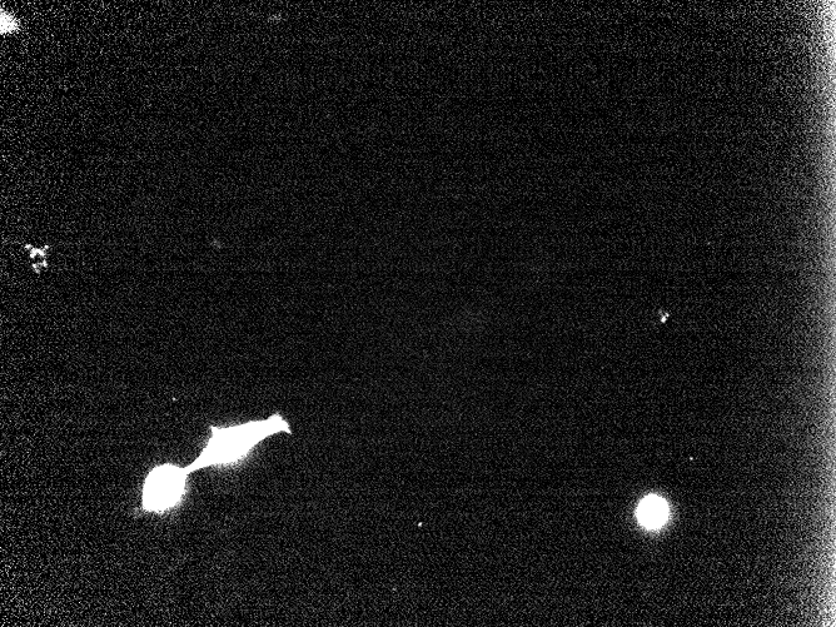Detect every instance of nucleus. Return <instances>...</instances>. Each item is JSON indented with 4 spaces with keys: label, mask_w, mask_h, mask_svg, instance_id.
I'll return each mask as SVG.
<instances>
[{
    "label": "nucleus",
    "mask_w": 836,
    "mask_h": 627,
    "mask_svg": "<svg viewBox=\"0 0 836 627\" xmlns=\"http://www.w3.org/2000/svg\"><path fill=\"white\" fill-rule=\"evenodd\" d=\"M188 472L184 467L164 464L154 467L144 481L142 507L162 514L181 504L187 491Z\"/></svg>",
    "instance_id": "obj_2"
},
{
    "label": "nucleus",
    "mask_w": 836,
    "mask_h": 627,
    "mask_svg": "<svg viewBox=\"0 0 836 627\" xmlns=\"http://www.w3.org/2000/svg\"><path fill=\"white\" fill-rule=\"evenodd\" d=\"M19 21L12 13L0 11V33L2 36H11V34L19 31Z\"/></svg>",
    "instance_id": "obj_4"
},
{
    "label": "nucleus",
    "mask_w": 836,
    "mask_h": 627,
    "mask_svg": "<svg viewBox=\"0 0 836 627\" xmlns=\"http://www.w3.org/2000/svg\"><path fill=\"white\" fill-rule=\"evenodd\" d=\"M669 517L668 504L660 497L650 496L641 502L638 509V519L649 529L663 526Z\"/></svg>",
    "instance_id": "obj_3"
},
{
    "label": "nucleus",
    "mask_w": 836,
    "mask_h": 627,
    "mask_svg": "<svg viewBox=\"0 0 836 627\" xmlns=\"http://www.w3.org/2000/svg\"><path fill=\"white\" fill-rule=\"evenodd\" d=\"M278 434L292 435L291 425L281 413L265 420L233 426H211V437L197 459L184 467L189 475L212 467H226L245 461L261 442Z\"/></svg>",
    "instance_id": "obj_1"
}]
</instances>
